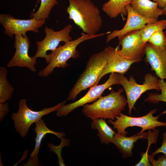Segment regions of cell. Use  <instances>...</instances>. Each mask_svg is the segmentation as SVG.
Here are the masks:
<instances>
[{"instance_id": "1", "label": "cell", "mask_w": 166, "mask_h": 166, "mask_svg": "<svg viewBox=\"0 0 166 166\" xmlns=\"http://www.w3.org/2000/svg\"><path fill=\"white\" fill-rule=\"evenodd\" d=\"M67 8L69 19L89 35L96 34L102 26V20L100 11L91 0H68Z\"/></svg>"}, {"instance_id": "2", "label": "cell", "mask_w": 166, "mask_h": 166, "mask_svg": "<svg viewBox=\"0 0 166 166\" xmlns=\"http://www.w3.org/2000/svg\"><path fill=\"white\" fill-rule=\"evenodd\" d=\"M124 90L122 88L117 92L111 90L108 95L101 96L92 104L83 105L82 112L92 121L99 118L115 121V117L124 110L127 103V99L122 94Z\"/></svg>"}, {"instance_id": "3", "label": "cell", "mask_w": 166, "mask_h": 166, "mask_svg": "<svg viewBox=\"0 0 166 166\" xmlns=\"http://www.w3.org/2000/svg\"><path fill=\"white\" fill-rule=\"evenodd\" d=\"M110 33L108 32L91 35L83 32L79 38L65 43L63 45H59L58 47L48 54L49 61L45 68L39 71L38 76L47 77L53 73L56 67L65 68L69 65L67 61L69 59H75L80 57V54L76 48L80 43L85 41L101 36Z\"/></svg>"}, {"instance_id": "4", "label": "cell", "mask_w": 166, "mask_h": 166, "mask_svg": "<svg viewBox=\"0 0 166 166\" xmlns=\"http://www.w3.org/2000/svg\"><path fill=\"white\" fill-rule=\"evenodd\" d=\"M106 63L107 59L104 50L91 55L85 69L69 92L66 100H74L82 91L93 87Z\"/></svg>"}, {"instance_id": "5", "label": "cell", "mask_w": 166, "mask_h": 166, "mask_svg": "<svg viewBox=\"0 0 166 166\" xmlns=\"http://www.w3.org/2000/svg\"><path fill=\"white\" fill-rule=\"evenodd\" d=\"M157 109H154L146 115L139 117H133L125 115L121 113L118 116L115 117V121L109 119L108 122L112 124L115 129H117V135L126 136L128 133L126 129L129 127L137 126L141 128L142 130L136 134L144 132L147 130L155 129L157 127L165 126L166 127V122H162L158 120L161 115L166 113V110L160 115L154 117L153 114L155 113Z\"/></svg>"}, {"instance_id": "6", "label": "cell", "mask_w": 166, "mask_h": 166, "mask_svg": "<svg viewBox=\"0 0 166 166\" xmlns=\"http://www.w3.org/2000/svg\"><path fill=\"white\" fill-rule=\"evenodd\" d=\"M66 102L64 101L53 107L45 108L41 111H36L30 109L27 106L26 99H20L18 102V112L13 113L11 116L16 132L22 138H24L33 124L39 120L43 116L57 111Z\"/></svg>"}, {"instance_id": "7", "label": "cell", "mask_w": 166, "mask_h": 166, "mask_svg": "<svg viewBox=\"0 0 166 166\" xmlns=\"http://www.w3.org/2000/svg\"><path fill=\"white\" fill-rule=\"evenodd\" d=\"M120 85L123 87L127 97L128 108V113L131 115L134 105L141 95L146 91L151 89L160 90V81L157 77L149 73L146 74L144 77V81L141 85L137 83L133 77L131 76L129 79L124 74L118 73Z\"/></svg>"}, {"instance_id": "8", "label": "cell", "mask_w": 166, "mask_h": 166, "mask_svg": "<svg viewBox=\"0 0 166 166\" xmlns=\"http://www.w3.org/2000/svg\"><path fill=\"white\" fill-rule=\"evenodd\" d=\"M72 29V26L69 24L58 31H55L51 28L45 27L44 30L45 36L42 40L36 42L37 49L33 57L36 59L38 57L44 58L48 64L49 60L48 54H47V51L55 49L61 42L65 43L72 41V38L69 34Z\"/></svg>"}, {"instance_id": "9", "label": "cell", "mask_w": 166, "mask_h": 166, "mask_svg": "<svg viewBox=\"0 0 166 166\" xmlns=\"http://www.w3.org/2000/svg\"><path fill=\"white\" fill-rule=\"evenodd\" d=\"M118 38V52L121 56L127 60L138 62L142 60L145 54L147 42H142L140 30L131 31Z\"/></svg>"}, {"instance_id": "10", "label": "cell", "mask_w": 166, "mask_h": 166, "mask_svg": "<svg viewBox=\"0 0 166 166\" xmlns=\"http://www.w3.org/2000/svg\"><path fill=\"white\" fill-rule=\"evenodd\" d=\"M45 22V20H39L34 18L20 19L7 14H0V24L5 29L4 33L10 38H12L14 35L25 36L29 31L38 33L39 29Z\"/></svg>"}, {"instance_id": "11", "label": "cell", "mask_w": 166, "mask_h": 166, "mask_svg": "<svg viewBox=\"0 0 166 166\" xmlns=\"http://www.w3.org/2000/svg\"><path fill=\"white\" fill-rule=\"evenodd\" d=\"M115 84L120 85L118 73H111L108 80L104 84L97 85L89 88L85 95L77 101L66 105L63 104L57 110L56 115L59 117L66 116L76 108L88 103L94 102L101 96L107 89Z\"/></svg>"}, {"instance_id": "12", "label": "cell", "mask_w": 166, "mask_h": 166, "mask_svg": "<svg viewBox=\"0 0 166 166\" xmlns=\"http://www.w3.org/2000/svg\"><path fill=\"white\" fill-rule=\"evenodd\" d=\"M14 47L15 51L12 59L7 64L8 67H26L31 71H37L35 67L36 59L28 54L30 43L29 38L26 35H16L14 37Z\"/></svg>"}, {"instance_id": "13", "label": "cell", "mask_w": 166, "mask_h": 166, "mask_svg": "<svg viewBox=\"0 0 166 166\" xmlns=\"http://www.w3.org/2000/svg\"><path fill=\"white\" fill-rule=\"evenodd\" d=\"M103 50L107 59V63L94 86L97 85L101 79L105 75L113 72L124 74L130 69L132 64L138 62L136 61L127 60L121 56L118 52L117 46L114 48L109 46L105 48Z\"/></svg>"}, {"instance_id": "14", "label": "cell", "mask_w": 166, "mask_h": 166, "mask_svg": "<svg viewBox=\"0 0 166 166\" xmlns=\"http://www.w3.org/2000/svg\"><path fill=\"white\" fill-rule=\"evenodd\" d=\"M127 10V19L123 28L120 30L113 31L106 37V42H109L117 37L122 36L131 31L140 30L146 24L154 23L158 20L157 19L144 17L135 11L130 4L126 6Z\"/></svg>"}, {"instance_id": "15", "label": "cell", "mask_w": 166, "mask_h": 166, "mask_svg": "<svg viewBox=\"0 0 166 166\" xmlns=\"http://www.w3.org/2000/svg\"><path fill=\"white\" fill-rule=\"evenodd\" d=\"M145 55V60L151 65V70L160 79H166V49L161 50L147 43Z\"/></svg>"}, {"instance_id": "16", "label": "cell", "mask_w": 166, "mask_h": 166, "mask_svg": "<svg viewBox=\"0 0 166 166\" xmlns=\"http://www.w3.org/2000/svg\"><path fill=\"white\" fill-rule=\"evenodd\" d=\"M147 132H143L130 137L116 135L113 141V144L120 152L123 154L122 157L124 158L131 157L132 156V150L134 146V143L141 139H147Z\"/></svg>"}, {"instance_id": "17", "label": "cell", "mask_w": 166, "mask_h": 166, "mask_svg": "<svg viewBox=\"0 0 166 166\" xmlns=\"http://www.w3.org/2000/svg\"><path fill=\"white\" fill-rule=\"evenodd\" d=\"M130 5L135 11L144 17L157 19L162 15L158 3L150 0H133Z\"/></svg>"}, {"instance_id": "18", "label": "cell", "mask_w": 166, "mask_h": 166, "mask_svg": "<svg viewBox=\"0 0 166 166\" xmlns=\"http://www.w3.org/2000/svg\"><path fill=\"white\" fill-rule=\"evenodd\" d=\"M35 124L34 131L36 134L35 139V144L34 150L30 155V157H38L42 141L47 134H53L60 139L65 135L64 132H57L49 129L42 118L35 122Z\"/></svg>"}, {"instance_id": "19", "label": "cell", "mask_w": 166, "mask_h": 166, "mask_svg": "<svg viewBox=\"0 0 166 166\" xmlns=\"http://www.w3.org/2000/svg\"><path fill=\"white\" fill-rule=\"evenodd\" d=\"M133 0H109L104 3L102 10L107 15L111 18H116L119 15L126 16L127 5H131Z\"/></svg>"}, {"instance_id": "20", "label": "cell", "mask_w": 166, "mask_h": 166, "mask_svg": "<svg viewBox=\"0 0 166 166\" xmlns=\"http://www.w3.org/2000/svg\"><path fill=\"white\" fill-rule=\"evenodd\" d=\"M91 125L92 129L97 130V135L101 143L106 145L112 143L117 133L108 125L105 119L99 118L93 120L91 122Z\"/></svg>"}, {"instance_id": "21", "label": "cell", "mask_w": 166, "mask_h": 166, "mask_svg": "<svg viewBox=\"0 0 166 166\" xmlns=\"http://www.w3.org/2000/svg\"><path fill=\"white\" fill-rule=\"evenodd\" d=\"M8 72L4 67H0V102H5L12 98L14 88L7 79Z\"/></svg>"}, {"instance_id": "22", "label": "cell", "mask_w": 166, "mask_h": 166, "mask_svg": "<svg viewBox=\"0 0 166 166\" xmlns=\"http://www.w3.org/2000/svg\"><path fill=\"white\" fill-rule=\"evenodd\" d=\"M59 0H38L41 2L38 10L30 14L31 18H34L39 20H45L49 18L50 12L54 6L58 4Z\"/></svg>"}, {"instance_id": "23", "label": "cell", "mask_w": 166, "mask_h": 166, "mask_svg": "<svg viewBox=\"0 0 166 166\" xmlns=\"http://www.w3.org/2000/svg\"><path fill=\"white\" fill-rule=\"evenodd\" d=\"M166 28V19L158 21L156 22L147 24L140 30L142 42L146 43L150 37L159 30H163Z\"/></svg>"}, {"instance_id": "24", "label": "cell", "mask_w": 166, "mask_h": 166, "mask_svg": "<svg viewBox=\"0 0 166 166\" xmlns=\"http://www.w3.org/2000/svg\"><path fill=\"white\" fill-rule=\"evenodd\" d=\"M159 131L158 129H155L152 131L151 129L148 130L147 132L148 147L145 153L141 152L140 153L141 158L139 162L136 166H152L148 159V152L149 147L152 144H156L157 142L158 137L159 136Z\"/></svg>"}, {"instance_id": "25", "label": "cell", "mask_w": 166, "mask_h": 166, "mask_svg": "<svg viewBox=\"0 0 166 166\" xmlns=\"http://www.w3.org/2000/svg\"><path fill=\"white\" fill-rule=\"evenodd\" d=\"M160 84L161 93H149L144 102L148 101L153 104H156L160 101L166 103V82L164 79H160Z\"/></svg>"}, {"instance_id": "26", "label": "cell", "mask_w": 166, "mask_h": 166, "mask_svg": "<svg viewBox=\"0 0 166 166\" xmlns=\"http://www.w3.org/2000/svg\"><path fill=\"white\" fill-rule=\"evenodd\" d=\"M148 42L161 50L166 49V36L163 30L158 31L152 34Z\"/></svg>"}, {"instance_id": "27", "label": "cell", "mask_w": 166, "mask_h": 166, "mask_svg": "<svg viewBox=\"0 0 166 166\" xmlns=\"http://www.w3.org/2000/svg\"><path fill=\"white\" fill-rule=\"evenodd\" d=\"M61 142L58 146H55L52 143H50L48 144L50 148V151L55 153L57 156L58 158V164L59 166H66L64 163V160L61 156L62 149L65 146L69 147L70 145V140L69 139H65L64 137H61Z\"/></svg>"}, {"instance_id": "28", "label": "cell", "mask_w": 166, "mask_h": 166, "mask_svg": "<svg viewBox=\"0 0 166 166\" xmlns=\"http://www.w3.org/2000/svg\"><path fill=\"white\" fill-rule=\"evenodd\" d=\"M154 156L152 155H148V161L152 166H166V155L163 154L156 160L154 159Z\"/></svg>"}, {"instance_id": "29", "label": "cell", "mask_w": 166, "mask_h": 166, "mask_svg": "<svg viewBox=\"0 0 166 166\" xmlns=\"http://www.w3.org/2000/svg\"><path fill=\"white\" fill-rule=\"evenodd\" d=\"M163 140L162 144L160 147L156 149L153 153H151L153 155L155 156L156 154L160 153H162L166 155V131L162 135Z\"/></svg>"}, {"instance_id": "30", "label": "cell", "mask_w": 166, "mask_h": 166, "mask_svg": "<svg viewBox=\"0 0 166 166\" xmlns=\"http://www.w3.org/2000/svg\"><path fill=\"white\" fill-rule=\"evenodd\" d=\"M9 109V103L0 102V121H2L7 114Z\"/></svg>"}, {"instance_id": "31", "label": "cell", "mask_w": 166, "mask_h": 166, "mask_svg": "<svg viewBox=\"0 0 166 166\" xmlns=\"http://www.w3.org/2000/svg\"><path fill=\"white\" fill-rule=\"evenodd\" d=\"M40 164L38 158H30L28 161L22 166H39Z\"/></svg>"}, {"instance_id": "32", "label": "cell", "mask_w": 166, "mask_h": 166, "mask_svg": "<svg viewBox=\"0 0 166 166\" xmlns=\"http://www.w3.org/2000/svg\"><path fill=\"white\" fill-rule=\"evenodd\" d=\"M153 2H157L158 4L159 7L162 8L165 5L166 0H152Z\"/></svg>"}, {"instance_id": "33", "label": "cell", "mask_w": 166, "mask_h": 166, "mask_svg": "<svg viewBox=\"0 0 166 166\" xmlns=\"http://www.w3.org/2000/svg\"><path fill=\"white\" fill-rule=\"evenodd\" d=\"M162 11V14L166 16V3L165 6L161 9Z\"/></svg>"}]
</instances>
